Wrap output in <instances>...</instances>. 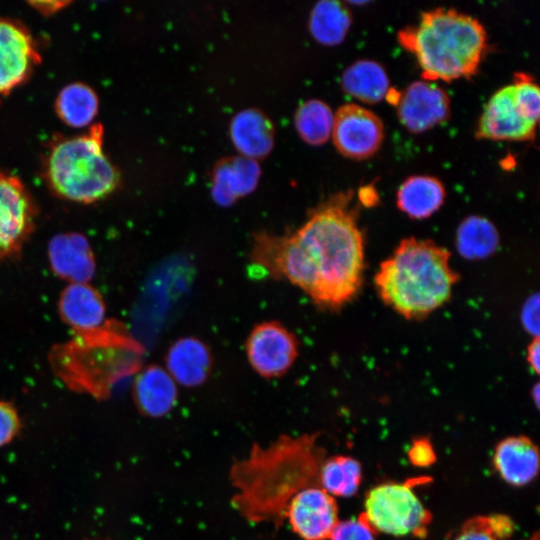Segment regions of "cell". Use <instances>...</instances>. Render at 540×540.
<instances>
[{"label": "cell", "mask_w": 540, "mask_h": 540, "mask_svg": "<svg viewBox=\"0 0 540 540\" xmlns=\"http://www.w3.org/2000/svg\"><path fill=\"white\" fill-rule=\"evenodd\" d=\"M249 256L253 266L298 287L316 306L342 308L358 295L365 269L364 236L352 194L332 196L292 232L255 234Z\"/></svg>", "instance_id": "6da1fadb"}, {"label": "cell", "mask_w": 540, "mask_h": 540, "mask_svg": "<svg viewBox=\"0 0 540 540\" xmlns=\"http://www.w3.org/2000/svg\"><path fill=\"white\" fill-rule=\"evenodd\" d=\"M325 459L318 433L281 435L267 446L254 444L230 467L233 507L250 523L280 527L290 500L303 489L320 487Z\"/></svg>", "instance_id": "7a4b0ae2"}, {"label": "cell", "mask_w": 540, "mask_h": 540, "mask_svg": "<svg viewBox=\"0 0 540 540\" xmlns=\"http://www.w3.org/2000/svg\"><path fill=\"white\" fill-rule=\"evenodd\" d=\"M450 258V252L432 240H401L374 276L380 299L408 320L427 317L450 300L459 281Z\"/></svg>", "instance_id": "3957f363"}, {"label": "cell", "mask_w": 540, "mask_h": 540, "mask_svg": "<svg viewBox=\"0 0 540 540\" xmlns=\"http://www.w3.org/2000/svg\"><path fill=\"white\" fill-rule=\"evenodd\" d=\"M413 53L427 81H451L476 73L487 47L485 28L478 19L451 8L424 12L416 26L398 34Z\"/></svg>", "instance_id": "277c9868"}, {"label": "cell", "mask_w": 540, "mask_h": 540, "mask_svg": "<svg viewBox=\"0 0 540 540\" xmlns=\"http://www.w3.org/2000/svg\"><path fill=\"white\" fill-rule=\"evenodd\" d=\"M46 175L54 192L75 202L93 203L114 191L118 174L105 154L101 125L56 142L47 158Z\"/></svg>", "instance_id": "5b68a950"}, {"label": "cell", "mask_w": 540, "mask_h": 540, "mask_svg": "<svg viewBox=\"0 0 540 540\" xmlns=\"http://www.w3.org/2000/svg\"><path fill=\"white\" fill-rule=\"evenodd\" d=\"M427 480L413 478L404 483L388 482L373 487L366 495L362 515L376 533L425 537L432 515L416 496L413 487Z\"/></svg>", "instance_id": "8992f818"}, {"label": "cell", "mask_w": 540, "mask_h": 540, "mask_svg": "<svg viewBox=\"0 0 540 540\" xmlns=\"http://www.w3.org/2000/svg\"><path fill=\"white\" fill-rule=\"evenodd\" d=\"M245 352L251 368L266 379L286 374L299 353V342L287 327L278 321L255 325L245 341Z\"/></svg>", "instance_id": "52a82bcc"}, {"label": "cell", "mask_w": 540, "mask_h": 540, "mask_svg": "<svg viewBox=\"0 0 540 540\" xmlns=\"http://www.w3.org/2000/svg\"><path fill=\"white\" fill-rule=\"evenodd\" d=\"M36 210L23 183L0 172V260L18 256L34 228Z\"/></svg>", "instance_id": "ba28073f"}, {"label": "cell", "mask_w": 540, "mask_h": 540, "mask_svg": "<svg viewBox=\"0 0 540 540\" xmlns=\"http://www.w3.org/2000/svg\"><path fill=\"white\" fill-rule=\"evenodd\" d=\"M331 134L340 153L353 159H365L381 146L384 126L371 110L350 103L334 114Z\"/></svg>", "instance_id": "9c48e42d"}, {"label": "cell", "mask_w": 540, "mask_h": 540, "mask_svg": "<svg viewBox=\"0 0 540 540\" xmlns=\"http://www.w3.org/2000/svg\"><path fill=\"white\" fill-rule=\"evenodd\" d=\"M284 518L302 540H326L339 522L335 498L321 487L298 492L288 503Z\"/></svg>", "instance_id": "30bf717a"}, {"label": "cell", "mask_w": 540, "mask_h": 540, "mask_svg": "<svg viewBox=\"0 0 540 540\" xmlns=\"http://www.w3.org/2000/svg\"><path fill=\"white\" fill-rule=\"evenodd\" d=\"M396 105L401 123L415 133L444 122L450 114L447 93L436 83L427 80L408 85Z\"/></svg>", "instance_id": "8fae6325"}, {"label": "cell", "mask_w": 540, "mask_h": 540, "mask_svg": "<svg viewBox=\"0 0 540 540\" xmlns=\"http://www.w3.org/2000/svg\"><path fill=\"white\" fill-rule=\"evenodd\" d=\"M536 125L519 109L509 84L497 90L484 106L476 135L492 140H532Z\"/></svg>", "instance_id": "7c38bea8"}, {"label": "cell", "mask_w": 540, "mask_h": 540, "mask_svg": "<svg viewBox=\"0 0 540 540\" xmlns=\"http://www.w3.org/2000/svg\"><path fill=\"white\" fill-rule=\"evenodd\" d=\"M39 55L31 34L19 23L0 19V94L27 79Z\"/></svg>", "instance_id": "4fadbf2b"}, {"label": "cell", "mask_w": 540, "mask_h": 540, "mask_svg": "<svg viewBox=\"0 0 540 540\" xmlns=\"http://www.w3.org/2000/svg\"><path fill=\"white\" fill-rule=\"evenodd\" d=\"M48 258L52 271L70 283H87L95 274L92 248L80 233L54 236L48 245Z\"/></svg>", "instance_id": "5bb4252c"}, {"label": "cell", "mask_w": 540, "mask_h": 540, "mask_svg": "<svg viewBox=\"0 0 540 540\" xmlns=\"http://www.w3.org/2000/svg\"><path fill=\"white\" fill-rule=\"evenodd\" d=\"M165 369L176 382L185 387L203 384L212 370V355L198 338L182 337L175 341L165 356Z\"/></svg>", "instance_id": "9a60e30c"}, {"label": "cell", "mask_w": 540, "mask_h": 540, "mask_svg": "<svg viewBox=\"0 0 540 540\" xmlns=\"http://www.w3.org/2000/svg\"><path fill=\"white\" fill-rule=\"evenodd\" d=\"M493 464L500 477L508 484L524 486L538 473V448L527 436L507 437L497 444Z\"/></svg>", "instance_id": "2e32d148"}, {"label": "cell", "mask_w": 540, "mask_h": 540, "mask_svg": "<svg viewBox=\"0 0 540 540\" xmlns=\"http://www.w3.org/2000/svg\"><path fill=\"white\" fill-rule=\"evenodd\" d=\"M59 312L71 328L92 332L102 325L106 306L101 294L88 283H70L60 295Z\"/></svg>", "instance_id": "e0dca14e"}, {"label": "cell", "mask_w": 540, "mask_h": 540, "mask_svg": "<svg viewBox=\"0 0 540 540\" xmlns=\"http://www.w3.org/2000/svg\"><path fill=\"white\" fill-rule=\"evenodd\" d=\"M133 397L141 413L150 417H162L177 403V384L165 368L150 365L135 378Z\"/></svg>", "instance_id": "ac0fdd59"}, {"label": "cell", "mask_w": 540, "mask_h": 540, "mask_svg": "<svg viewBox=\"0 0 540 540\" xmlns=\"http://www.w3.org/2000/svg\"><path fill=\"white\" fill-rule=\"evenodd\" d=\"M445 189L442 182L428 175L407 178L398 188L397 207L413 219L433 215L444 203Z\"/></svg>", "instance_id": "d6986e66"}, {"label": "cell", "mask_w": 540, "mask_h": 540, "mask_svg": "<svg viewBox=\"0 0 540 540\" xmlns=\"http://www.w3.org/2000/svg\"><path fill=\"white\" fill-rule=\"evenodd\" d=\"M230 134L237 150L249 159L266 155L273 144L271 123L255 110L238 113L231 123Z\"/></svg>", "instance_id": "ffe728a7"}, {"label": "cell", "mask_w": 540, "mask_h": 540, "mask_svg": "<svg viewBox=\"0 0 540 540\" xmlns=\"http://www.w3.org/2000/svg\"><path fill=\"white\" fill-rule=\"evenodd\" d=\"M341 84L349 95L366 103L379 102L390 90L385 70L372 60H359L347 67Z\"/></svg>", "instance_id": "44dd1931"}, {"label": "cell", "mask_w": 540, "mask_h": 540, "mask_svg": "<svg viewBox=\"0 0 540 540\" xmlns=\"http://www.w3.org/2000/svg\"><path fill=\"white\" fill-rule=\"evenodd\" d=\"M258 166L252 159L238 158L222 164L215 173L213 196L217 202L228 205L250 192L258 179Z\"/></svg>", "instance_id": "7402d4cb"}, {"label": "cell", "mask_w": 540, "mask_h": 540, "mask_svg": "<svg viewBox=\"0 0 540 540\" xmlns=\"http://www.w3.org/2000/svg\"><path fill=\"white\" fill-rule=\"evenodd\" d=\"M99 100L94 90L80 82L71 83L59 92L56 110L61 120L69 126L81 128L94 120Z\"/></svg>", "instance_id": "603a6c76"}, {"label": "cell", "mask_w": 540, "mask_h": 540, "mask_svg": "<svg viewBox=\"0 0 540 540\" xmlns=\"http://www.w3.org/2000/svg\"><path fill=\"white\" fill-rule=\"evenodd\" d=\"M456 245L459 253L467 259L485 258L497 249L499 234L486 218L469 216L458 227Z\"/></svg>", "instance_id": "cb8c5ba5"}, {"label": "cell", "mask_w": 540, "mask_h": 540, "mask_svg": "<svg viewBox=\"0 0 540 540\" xmlns=\"http://www.w3.org/2000/svg\"><path fill=\"white\" fill-rule=\"evenodd\" d=\"M361 479L360 463L350 456L337 455L324 460L319 485L333 497H350L358 491Z\"/></svg>", "instance_id": "d4e9b609"}, {"label": "cell", "mask_w": 540, "mask_h": 540, "mask_svg": "<svg viewBox=\"0 0 540 540\" xmlns=\"http://www.w3.org/2000/svg\"><path fill=\"white\" fill-rule=\"evenodd\" d=\"M350 24L348 9L337 1H320L311 12L310 31L317 41L326 45L340 43Z\"/></svg>", "instance_id": "484cf974"}, {"label": "cell", "mask_w": 540, "mask_h": 540, "mask_svg": "<svg viewBox=\"0 0 540 540\" xmlns=\"http://www.w3.org/2000/svg\"><path fill=\"white\" fill-rule=\"evenodd\" d=\"M334 114L320 100H309L302 104L295 117L300 136L309 144L320 145L327 141L332 132Z\"/></svg>", "instance_id": "4316f807"}, {"label": "cell", "mask_w": 540, "mask_h": 540, "mask_svg": "<svg viewBox=\"0 0 540 540\" xmlns=\"http://www.w3.org/2000/svg\"><path fill=\"white\" fill-rule=\"evenodd\" d=\"M514 531L506 515L476 516L466 521L453 540H507Z\"/></svg>", "instance_id": "83f0119b"}, {"label": "cell", "mask_w": 540, "mask_h": 540, "mask_svg": "<svg viewBox=\"0 0 540 540\" xmlns=\"http://www.w3.org/2000/svg\"><path fill=\"white\" fill-rule=\"evenodd\" d=\"M513 95L521 112L531 122L537 124L540 112L538 85L526 73H516L513 79Z\"/></svg>", "instance_id": "f1b7e54d"}, {"label": "cell", "mask_w": 540, "mask_h": 540, "mask_svg": "<svg viewBox=\"0 0 540 540\" xmlns=\"http://www.w3.org/2000/svg\"><path fill=\"white\" fill-rule=\"evenodd\" d=\"M376 532L362 513L357 519L339 521L331 533L330 540H375Z\"/></svg>", "instance_id": "f546056e"}, {"label": "cell", "mask_w": 540, "mask_h": 540, "mask_svg": "<svg viewBox=\"0 0 540 540\" xmlns=\"http://www.w3.org/2000/svg\"><path fill=\"white\" fill-rule=\"evenodd\" d=\"M21 423L12 404L0 401V447L9 443L19 432Z\"/></svg>", "instance_id": "4dcf8cb0"}, {"label": "cell", "mask_w": 540, "mask_h": 540, "mask_svg": "<svg viewBox=\"0 0 540 540\" xmlns=\"http://www.w3.org/2000/svg\"><path fill=\"white\" fill-rule=\"evenodd\" d=\"M408 458L414 466L424 468L435 463L436 453L427 437H418L412 441Z\"/></svg>", "instance_id": "1f68e13d"}, {"label": "cell", "mask_w": 540, "mask_h": 540, "mask_svg": "<svg viewBox=\"0 0 540 540\" xmlns=\"http://www.w3.org/2000/svg\"><path fill=\"white\" fill-rule=\"evenodd\" d=\"M524 328L534 337H538L539 328V297L535 295L525 303L522 311Z\"/></svg>", "instance_id": "d6a6232c"}, {"label": "cell", "mask_w": 540, "mask_h": 540, "mask_svg": "<svg viewBox=\"0 0 540 540\" xmlns=\"http://www.w3.org/2000/svg\"><path fill=\"white\" fill-rule=\"evenodd\" d=\"M526 360L535 374H539L540 370V341L539 336L533 337L532 341L527 347Z\"/></svg>", "instance_id": "836d02e7"}, {"label": "cell", "mask_w": 540, "mask_h": 540, "mask_svg": "<svg viewBox=\"0 0 540 540\" xmlns=\"http://www.w3.org/2000/svg\"><path fill=\"white\" fill-rule=\"evenodd\" d=\"M532 398L536 404V406H539V385L536 384L534 388L532 389Z\"/></svg>", "instance_id": "e575fe53"}, {"label": "cell", "mask_w": 540, "mask_h": 540, "mask_svg": "<svg viewBox=\"0 0 540 540\" xmlns=\"http://www.w3.org/2000/svg\"><path fill=\"white\" fill-rule=\"evenodd\" d=\"M529 540H539L538 533L536 532Z\"/></svg>", "instance_id": "d590c367"}]
</instances>
